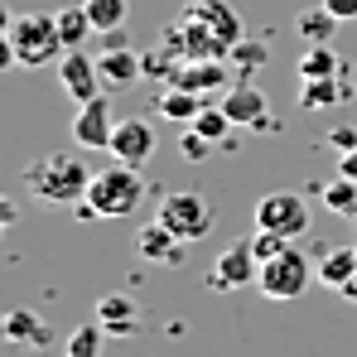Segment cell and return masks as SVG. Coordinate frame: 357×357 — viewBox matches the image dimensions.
I'll return each instance as SVG.
<instances>
[{"instance_id":"7c38bea8","label":"cell","mask_w":357,"mask_h":357,"mask_svg":"<svg viewBox=\"0 0 357 357\" xmlns=\"http://www.w3.org/2000/svg\"><path fill=\"white\" fill-rule=\"evenodd\" d=\"M222 112L232 116V126H251V130H271V121H275L256 82H232V92L222 97Z\"/></svg>"},{"instance_id":"cb8c5ba5","label":"cell","mask_w":357,"mask_h":357,"mask_svg":"<svg viewBox=\"0 0 357 357\" xmlns=\"http://www.w3.org/2000/svg\"><path fill=\"white\" fill-rule=\"evenodd\" d=\"M271 63V49L266 44H251V39H241L237 49H232V73H237V82H256V73Z\"/></svg>"},{"instance_id":"277c9868","label":"cell","mask_w":357,"mask_h":357,"mask_svg":"<svg viewBox=\"0 0 357 357\" xmlns=\"http://www.w3.org/2000/svg\"><path fill=\"white\" fill-rule=\"evenodd\" d=\"M145 178L135 165H112L102 174H92V188H87V203L97 208V218H130L140 203H145Z\"/></svg>"},{"instance_id":"7a4b0ae2","label":"cell","mask_w":357,"mask_h":357,"mask_svg":"<svg viewBox=\"0 0 357 357\" xmlns=\"http://www.w3.org/2000/svg\"><path fill=\"white\" fill-rule=\"evenodd\" d=\"M24 183H29V193H34L39 203H49V208H77V203L87 198V188H92V174H87V165H82L77 155L54 150V155H44V160L29 165Z\"/></svg>"},{"instance_id":"44dd1931","label":"cell","mask_w":357,"mask_h":357,"mask_svg":"<svg viewBox=\"0 0 357 357\" xmlns=\"http://www.w3.org/2000/svg\"><path fill=\"white\" fill-rule=\"evenodd\" d=\"M155 112L165 121H178V126H193V116L203 112V97H193V92H183L169 82V92H160V102H155Z\"/></svg>"},{"instance_id":"5bb4252c","label":"cell","mask_w":357,"mask_h":357,"mask_svg":"<svg viewBox=\"0 0 357 357\" xmlns=\"http://www.w3.org/2000/svg\"><path fill=\"white\" fill-rule=\"evenodd\" d=\"M227 82V63L222 59H183L174 73V87L183 92H193V97H208V92H218Z\"/></svg>"},{"instance_id":"4316f807","label":"cell","mask_w":357,"mask_h":357,"mask_svg":"<svg viewBox=\"0 0 357 357\" xmlns=\"http://www.w3.org/2000/svg\"><path fill=\"white\" fill-rule=\"evenodd\" d=\"M102 338H107V328H102V324H77V328L68 333L63 357H97V353H102Z\"/></svg>"},{"instance_id":"5b68a950","label":"cell","mask_w":357,"mask_h":357,"mask_svg":"<svg viewBox=\"0 0 357 357\" xmlns=\"http://www.w3.org/2000/svg\"><path fill=\"white\" fill-rule=\"evenodd\" d=\"M319 280V266L299 251L295 241L280 251V256H271V261H261V295L266 299H299L309 285Z\"/></svg>"},{"instance_id":"1f68e13d","label":"cell","mask_w":357,"mask_h":357,"mask_svg":"<svg viewBox=\"0 0 357 357\" xmlns=\"http://www.w3.org/2000/svg\"><path fill=\"white\" fill-rule=\"evenodd\" d=\"M324 5H328L338 20H357V0H324Z\"/></svg>"},{"instance_id":"6da1fadb","label":"cell","mask_w":357,"mask_h":357,"mask_svg":"<svg viewBox=\"0 0 357 357\" xmlns=\"http://www.w3.org/2000/svg\"><path fill=\"white\" fill-rule=\"evenodd\" d=\"M169 54L183 59H232V49L241 44V20L227 0H193L183 10L174 29L165 34Z\"/></svg>"},{"instance_id":"52a82bcc","label":"cell","mask_w":357,"mask_h":357,"mask_svg":"<svg viewBox=\"0 0 357 357\" xmlns=\"http://www.w3.org/2000/svg\"><path fill=\"white\" fill-rule=\"evenodd\" d=\"M160 222H165L183 246H193V241H203L213 232L218 213H213L208 193H169V198L160 203Z\"/></svg>"},{"instance_id":"f546056e","label":"cell","mask_w":357,"mask_h":357,"mask_svg":"<svg viewBox=\"0 0 357 357\" xmlns=\"http://www.w3.org/2000/svg\"><path fill=\"white\" fill-rule=\"evenodd\" d=\"M246 241H251V251H256V261H271V256H280V251L290 246L285 237H275V232H266V227H256V232H251Z\"/></svg>"},{"instance_id":"ac0fdd59","label":"cell","mask_w":357,"mask_h":357,"mask_svg":"<svg viewBox=\"0 0 357 357\" xmlns=\"http://www.w3.org/2000/svg\"><path fill=\"white\" fill-rule=\"evenodd\" d=\"M5 338H10L15 348H44L54 333H49V324H44L39 314H29V309H15V314L5 319Z\"/></svg>"},{"instance_id":"9a60e30c","label":"cell","mask_w":357,"mask_h":357,"mask_svg":"<svg viewBox=\"0 0 357 357\" xmlns=\"http://www.w3.org/2000/svg\"><path fill=\"white\" fill-rule=\"evenodd\" d=\"M135 251L145 256V261H160V266H178L183 261V241L155 218L150 227H140V237H135Z\"/></svg>"},{"instance_id":"7402d4cb","label":"cell","mask_w":357,"mask_h":357,"mask_svg":"<svg viewBox=\"0 0 357 357\" xmlns=\"http://www.w3.org/2000/svg\"><path fill=\"white\" fill-rule=\"evenodd\" d=\"M309 77H343V63L328 44H309L299 54V82H309Z\"/></svg>"},{"instance_id":"e0dca14e","label":"cell","mask_w":357,"mask_h":357,"mask_svg":"<svg viewBox=\"0 0 357 357\" xmlns=\"http://www.w3.org/2000/svg\"><path fill=\"white\" fill-rule=\"evenodd\" d=\"M343 97H348V82L343 77H309V82H299V107L304 112H328Z\"/></svg>"},{"instance_id":"8992f818","label":"cell","mask_w":357,"mask_h":357,"mask_svg":"<svg viewBox=\"0 0 357 357\" xmlns=\"http://www.w3.org/2000/svg\"><path fill=\"white\" fill-rule=\"evenodd\" d=\"M309 198L295 193V188H271L261 203H256V227H266V232H275V237L285 241H299L309 237Z\"/></svg>"},{"instance_id":"f1b7e54d","label":"cell","mask_w":357,"mask_h":357,"mask_svg":"<svg viewBox=\"0 0 357 357\" xmlns=\"http://www.w3.org/2000/svg\"><path fill=\"white\" fill-rule=\"evenodd\" d=\"M208 150H213V140H203L193 126H183V135H178V155H183L188 165H198V160H208Z\"/></svg>"},{"instance_id":"603a6c76","label":"cell","mask_w":357,"mask_h":357,"mask_svg":"<svg viewBox=\"0 0 357 357\" xmlns=\"http://www.w3.org/2000/svg\"><path fill=\"white\" fill-rule=\"evenodd\" d=\"M353 275H357V251H348V246H338V251H328V256L319 261V280L333 285V290H343Z\"/></svg>"},{"instance_id":"83f0119b","label":"cell","mask_w":357,"mask_h":357,"mask_svg":"<svg viewBox=\"0 0 357 357\" xmlns=\"http://www.w3.org/2000/svg\"><path fill=\"white\" fill-rule=\"evenodd\" d=\"M193 130H198L203 140H213V145H218V140H227V135H232V116H227L222 107H203V112L193 116Z\"/></svg>"},{"instance_id":"ba28073f","label":"cell","mask_w":357,"mask_h":357,"mask_svg":"<svg viewBox=\"0 0 357 357\" xmlns=\"http://www.w3.org/2000/svg\"><path fill=\"white\" fill-rule=\"evenodd\" d=\"M112 135H116V112H112L107 92L92 97V102H82L73 112V140H77V150H112Z\"/></svg>"},{"instance_id":"3957f363","label":"cell","mask_w":357,"mask_h":357,"mask_svg":"<svg viewBox=\"0 0 357 357\" xmlns=\"http://www.w3.org/2000/svg\"><path fill=\"white\" fill-rule=\"evenodd\" d=\"M5 39H10L20 68H44V63H59L63 54H68L54 15H15V20L5 24Z\"/></svg>"},{"instance_id":"d4e9b609","label":"cell","mask_w":357,"mask_h":357,"mask_svg":"<svg viewBox=\"0 0 357 357\" xmlns=\"http://www.w3.org/2000/svg\"><path fill=\"white\" fill-rule=\"evenodd\" d=\"M324 203H328V213H338V218H357V178L338 174L333 183H324Z\"/></svg>"},{"instance_id":"ffe728a7","label":"cell","mask_w":357,"mask_h":357,"mask_svg":"<svg viewBox=\"0 0 357 357\" xmlns=\"http://www.w3.org/2000/svg\"><path fill=\"white\" fill-rule=\"evenodd\" d=\"M54 20H59L63 49H82V44L97 34V24H92V15H87V5H82V0H77V5H63Z\"/></svg>"},{"instance_id":"484cf974","label":"cell","mask_w":357,"mask_h":357,"mask_svg":"<svg viewBox=\"0 0 357 357\" xmlns=\"http://www.w3.org/2000/svg\"><path fill=\"white\" fill-rule=\"evenodd\" d=\"M87 5V15H92V24H97V34H112L126 24V15H130V0H82Z\"/></svg>"},{"instance_id":"8fae6325","label":"cell","mask_w":357,"mask_h":357,"mask_svg":"<svg viewBox=\"0 0 357 357\" xmlns=\"http://www.w3.org/2000/svg\"><path fill=\"white\" fill-rule=\"evenodd\" d=\"M59 87L73 97V107L102 97V73H97V59H87L82 49H68L59 59Z\"/></svg>"},{"instance_id":"d6986e66","label":"cell","mask_w":357,"mask_h":357,"mask_svg":"<svg viewBox=\"0 0 357 357\" xmlns=\"http://www.w3.org/2000/svg\"><path fill=\"white\" fill-rule=\"evenodd\" d=\"M338 24H343V20H338L324 0H319L314 10H299V20H295V29H299L304 44H333V29H338Z\"/></svg>"},{"instance_id":"4dcf8cb0","label":"cell","mask_w":357,"mask_h":357,"mask_svg":"<svg viewBox=\"0 0 357 357\" xmlns=\"http://www.w3.org/2000/svg\"><path fill=\"white\" fill-rule=\"evenodd\" d=\"M328 145H333L338 155L357 150V126H333V130H328Z\"/></svg>"},{"instance_id":"e575fe53","label":"cell","mask_w":357,"mask_h":357,"mask_svg":"<svg viewBox=\"0 0 357 357\" xmlns=\"http://www.w3.org/2000/svg\"><path fill=\"white\" fill-rule=\"evenodd\" d=\"M353 227H357V218H353Z\"/></svg>"},{"instance_id":"2e32d148","label":"cell","mask_w":357,"mask_h":357,"mask_svg":"<svg viewBox=\"0 0 357 357\" xmlns=\"http://www.w3.org/2000/svg\"><path fill=\"white\" fill-rule=\"evenodd\" d=\"M97 324H102L107 333H116V338H130V333L140 328L135 304H130L126 295H102V299H97Z\"/></svg>"},{"instance_id":"836d02e7","label":"cell","mask_w":357,"mask_h":357,"mask_svg":"<svg viewBox=\"0 0 357 357\" xmlns=\"http://www.w3.org/2000/svg\"><path fill=\"white\" fill-rule=\"evenodd\" d=\"M130 39H126V29H112V34H102V49H126Z\"/></svg>"},{"instance_id":"30bf717a","label":"cell","mask_w":357,"mask_h":357,"mask_svg":"<svg viewBox=\"0 0 357 357\" xmlns=\"http://www.w3.org/2000/svg\"><path fill=\"white\" fill-rule=\"evenodd\" d=\"M155 150H160V135H155V126L145 116H121L116 121V135H112V160L121 165H145V160H155Z\"/></svg>"},{"instance_id":"d6a6232c","label":"cell","mask_w":357,"mask_h":357,"mask_svg":"<svg viewBox=\"0 0 357 357\" xmlns=\"http://www.w3.org/2000/svg\"><path fill=\"white\" fill-rule=\"evenodd\" d=\"M338 174L357 178V150H348V155H338Z\"/></svg>"},{"instance_id":"9c48e42d","label":"cell","mask_w":357,"mask_h":357,"mask_svg":"<svg viewBox=\"0 0 357 357\" xmlns=\"http://www.w3.org/2000/svg\"><path fill=\"white\" fill-rule=\"evenodd\" d=\"M261 280V261L251 251V241H237L227 251H218L213 271H208V285L213 290H241V285H256Z\"/></svg>"},{"instance_id":"4fadbf2b","label":"cell","mask_w":357,"mask_h":357,"mask_svg":"<svg viewBox=\"0 0 357 357\" xmlns=\"http://www.w3.org/2000/svg\"><path fill=\"white\" fill-rule=\"evenodd\" d=\"M97 73H102V87H112V92H130V87L140 82V73H145V59H135L130 44H126V49H102Z\"/></svg>"}]
</instances>
